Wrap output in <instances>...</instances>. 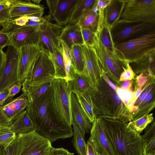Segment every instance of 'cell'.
<instances>
[{"label": "cell", "mask_w": 155, "mask_h": 155, "mask_svg": "<svg viewBox=\"0 0 155 155\" xmlns=\"http://www.w3.org/2000/svg\"><path fill=\"white\" fill-rule=\"evenodd\" d=\"M12 0H0V26H3L12 20L10 11Z\"/></svg>", "instance_id": "cell-36"}, {"label": "cell", "mask_w": 155, "mask_h": 155, "mask_svg": "<svg viewBox=\"0 0 155 155\" xmlns=\"http://www.w3.org/2000/svg\"><path fill=\"white\" fill-rule=\"evenodd\" d=\"M9 89L0 92V106H2L8 102L7 97Z\"/></svg>", "instance_id": "cell-48"}, {"label": "cell", "mask_w": 155, "mask_h": 155, "mask_svg": "<svg viewBox=\"0 0 155 155\" xmlns=\"http://www.w3.org/2000/svg\"><path fill=\"white\" fill-rule=\"evenodd\" d=\"M29 102L27 94L23 92L20 96L6 103L2 108L6 116L13 122L24 111Z\"/></svg>", "instance_id": "cell-22"}, {"label": "cell", "mask_w": 155, "mask_h": 155, "mask_svg": "<svg viewBox=\"0 0 155 155\" xmlns=\"http://www.w3.org/2000/svg\"><path fill=\"white\" fill-rule=\"evenodd\" d=\"M84 67L83 72L94 87L97 88L101 77L102 70L94 46L82 45Z\"/></svg>", "instance_id": "cell-14"}, {"label": "cell", "mask_w": 155, "mask_h": 155, "mask_svg": "<svg viewBox=\"0 0 155 155\" xmlns=\"http://www.w3.org/2000/svg\"><path fill=\"white\" fill-rule=\"evenodd\" d=\"M54 77L45 78L32 83L24 82L22 84L23 92L27 95L29 102H31L41 96L51 87Z\"/></svg>", "instance_id": "cell-20"}, {"label": "cell", "mask_w": 155, "mask_h": 155, "mask_svg": "<svg viewBox=\"0 0 155 155\" xmlns=\"http://www.w3.org/2000/svg\"><path fill=\"white\" fill-rule=\"evenodd\" d=\"M20 146V140L16 136L15 140L6 148L0 145V155H18Z\"/></svg>", "instance_id": "cell-38"}, {"label": "cell", "mask_w": 155, "mask_h": 155, "mask_svg": "<svg viewBox=\"0 0 155 155\" xmlns=\"http://www.w3.org/2000/svg\"><path fill=\"white\" fill-rule=\"evenodd\" d=\"M0 26H0V28H1V27H0Z\"/></svg>", "instance_id": "cell-61"}, {"label": "cell", "mask_w": 155, "mask_h": 155, "mask_svg": "<svg viewBox=\"0 0 155 155\" xmlns=\"http://www.w3.org/2000/svg\"><path fill=\"white\" fill-rule=\"evenodd\" d=\"M49 56L54 67V78L66 80V74L63 58V50Z\"/></svg>", "instance_id": "cell-32"}, {"label": "cell", "mask_w": 155, "mask_h": 155, "mask_svg": "<svg viewBox=\"0 0 155 155\" xmlns=\"http://www.w3.org/2000/svg\"><path fill=\"white\" fill-rule=\"evenodd\" d=\"M110 142L114 155H143L142 136L128 123L98 118Z\"/></svg>", "instance_id": "cell-2"}, {"label": "cell", "mask_w": 155, "mask_h": 155, "mask_svg": "<svg viewBox=\"0 0 155 155\" xmlns=\"http://www.w3.org/2000/svg\"><path fill=\"white\" fill-rule=\"evenodd\" d=\"M41 21L39 22H35L29 19L28 18V19L24 27L39 28L41 24Z\"/></svg>", "instance_id": "cell-54"}, {"label": "cell", "mask_w": 155, "mask_h": 155, "mask_svg": "<svg viewBox=\"0 0 155 155\" xmlns=\"http://www.w3.org/2000/svg\"><path fill=\"white\" fill-rule=\"evenodd\" d=\"M29 19L35 22H40L41 20V17L39 18L35 16H28Z\"/></svg>", "instance_id": "cell-57"}, {"label": "cell", "mask_w": 155, "mask_h": 155, "mask_svg": "<svg viewBox=\"0 0 155 155\" xmlns=\"http://www.w3.org/2000/svg\"><path fill=\"white\" fill-rule=\"evenodd\" d=\"M120 19L155 23V0H127Z\"/></svg>", "instance_id": "cell-7"}, {"label": "cell", "mask_w": 155, "mask_h": 155, "mask_svg": "<svg viewBox=\"0 0 155 155\" xmlns=\"http://www.w3.org/2000/svg\"><path fill=\"white\" fill-rule=\"evenodd\" d=\"M155 51L145 56L138 61L133 64L134 72L139 73L147 72L150 75H152L155 69Z\"/></svg>", "instance_id": "cell-28"}, {"label": "cell", "mask_w": 155, "mask_h": 155, "mask_svg": "<svg viewBox=\"0 0 155 155\" xmlns=\"http://www.w3.org/2000/svg\"><path fill=\"white\" fill-rule=\"evenodd\" d=\"M115 91L130 111L132 113V108L137 100L134 97V92L133 90H124L120 87H117Z\"/></svg>", "instance_id": "cell-35"}, {"label": "cell", "mask_w": 155, "mask_h": 155, "mask_svg": "<svg viewBox=\"0 0 155 155\" xmlns=\"http://www.w3.org/2000/svg\"><path fill=\"white\" fill-rule=\"evenodd\" d=\"M92 124L90 137L98 155H114L110 142L98 118H96Z\"/></svg>", "instance_id": "cell-17"}, {"label": "cell", "mask_w": 155, "mask_h": 155, "mask_svg": "<svg viewBox=\"0 0 155 155\" xmlns=\"http://www.w3.org/2000/svg\"><path fill=\"white\" fill-rule=\"evenodd\" d=\"M86 144L87 155H98L90 137L87 141Z\"/></svg>", "instance_id": "cell-47"}, {"label": "cell", "mask_w": 155, "mask_h": 155, "mask_svg": "<svg viewBox=\"0 0 155 155\" xmlns=\"http://www.w3.org/2000/svg\"><path fill=\"white\" fill-rule=\"evenodd\" d=\"M26 110L34 124L35 132L51 143L73 136V128L62 122L56 113L51 86L41 96L29 102Z\"/></svg>", "instance_id": "cell-1"}, {"label": "cell", "mask_w": 155, "mask_h": 155, "mask_svg": "<svg viewBox=\"0 0 155 155\" xmlns=\"http://www.w3.org/2000/svg\"><path fill=\"white\" fill-rule=\"evenodd\" d=\"M142 136L143 144V155L150 154L155 155V124L151 122L145 128Z\"/></svg>", "instance_id": "cell-27"}, {"label": "cell", "mask_w": 155, "mask_h": 155, "mask_svg": "<svg viewBox=\"0 0 155 155\" xmlns=\"http://www.w3.org/2000/svg\"><path fill=\"white\" fill-rule=\"evenodd\" d=\"M16 135L9 127L0 126V145L6 148L16 139Z\"/></svg>", "instance_id": "cell-37"}, {"label": "cell", "mask_w": 155, "mask_h": 155, "mask_svg": "<svg viewBox=\"0 0 155 155\" xmlns=\"http://www.w3.org/2000/svg\"><path fill=\"white\" fill-rule=\"evenodd\" d=\"M132 80L123 81L121 88L125 90H133L131 87L132 85Z\"/></svg>", "instance_id": "cell-53"}, {"label": "cell", "mask_w": 155, "mask_h": 155, "mask_svg": "<svg viewBox=\"0 0 155 155\" xmlns=\"http://www.w3.org/2000/svg\"><path fill=\"white\" fill-rule=\"evenodd\" d=\"M61 45L66 74V80L70 81V71L71 65L70 50L64 44L61 43Z\"/></svg>", "instance_id": "cell-39"}, {"label": "cell", "mask_w": 155, "mask_h": 155, "mask_svg": "<svg viewBox=\"0 0 155 155\" xmlns=\"http://www.w3.org/2000/svg\"><path fill=\"white\" fill-rule=\"evenodd\" d=\"M139 109V107L136 105H134L132 108V113H134V114L136 113L138 110Z\"/></svg>", "instance_id": "cell-58"}, {"label": "cell", "mask_w": 155, "mask_h": 155, "mask_svg": "<svg viewBox=\"0 0 155 155\" xmlns=\"http://www.w3.org/2000/svg\"><path fill=\"white\" fill-rule=\"evenodd\" d=\"M10 40L8 33L0 30V50H2L5 47L10 45Z\"/></svg>", "instance_id": "cell-43"}, {"label": "cell", "mask_w": 155, "mask_h": 155, "mask_svg": "<svg viewBox=\"0 0 155 155\" xmlns=\"http://www.w3.org/2000/svg\"><path fill=\"white\" fill-rule=\"evenodd\" d=\"M50 15L41 17L38 45L49 55L62 50L59 36L63 27L51 22Z\"/></svg>", "instance_id": "cell-8"}, {"label": "cell", "mask_w": 155, "mask_h": 155, "mask_svg": "<svg viewBox=\"0 0 155 155\" xmlns=\"http://www.w3.org/2000/svg\"><path fill=\"white\" fill-rule=\"evenodd\" d=\"M51 87L53 104L58 116L62 122L71 126L73 122L71 112L73 88L70 81L54 79Z\"/></svg>", "instance_id": "cell-5"}, {"label": "cell", "mask_w": 155, "mask_h": 155, "mask_svg": "<svg viewBox=\"0 0 155 155\" xmlns=\"http://www.w3.org/2000/svg\"><path fill=\"white\" fill-rule=\"evenodd\" d=\"M143 91V90L142 88H138L134 92V97L136 100L138 99Z\"/></svg>", "instance_id": "cell-56"}, {"label": "cell", "mask_w": 155, "mask_h": 155, "mask_svg": "<svg viewBox=\"0 0 155 155\" xmlns=\"http://www.w3.org/2000/svg\"><path fill=\"white\" fill-rule=\"evenodd\" d=\"M154 89H153V90L152 89L151 91L147 94L144 100L139 106L142 107L150 101L152 98L153 94L154 93Z\"/></svg>", "instance_id": "cell-52"}, {"label": "cell", "mask_w": 155, "mask_h": 155, "mask_svg": "<svg viewBox=\"0 0 155 155\" xmlns=\"http://www.w3.org/2000/svg\"><path fill=\"white\" fill-rule=\"evenodd\" d=\"M110 1V0H96V5L99 9H104Z\"/></svg>", "instance_id": "cell-50"}, {"label": "cell", "mask_w": 155, "mask_h": 155, "mask_svg": "<svg viewBox=\"0 0 155 155\" xmlns=\"http://www.w3.org/2000/svg\"><path fill=\"white\" fill-rule=\"evenodd\" d=\"M1 30L8 33L10 40L9 45L18 51L28 45L38 44L40 33L39 28L23 27L2 28Z\"/></svg>", "instance_id": "cell-12"}, {"label": "cell", "mask_w": 155, "mask_h": 155, "mask_svg": "<svg viewBox=\"0 0 155 155\" xmlns=\"http://www.w3.org/2000/svg\"><path fill=\"white\" fill-rule=\"evenodd\" d=\"M148 74L142 72L136 77V83L138 88H142L144 86L148 80Z\"/></svg>", "instance_id": "cell-46"}, {"label": "cell", "mask_w": 155, "mask_h": 155, "mask_svg": "<svg viewBox=\"0 0 155 155\" xmlns=\"http://www.w3.org/2000/svg\"><path fill=\"white\" fill-rule=\"evenodd\" d=\"M81 105L91 123L96 118L93 103L91 97L87 93L76 94Z\"/></svg>", "instance_id": "cell-33"}, {"label": "cell", "mask_w": 155, "mask_h": 155, "mask_svg": "<svg viewBox=\"0 0 155 155\" xmlns=\"http://www.w3.org/2000/svg\"><path fill=\"white\" fill-rule=\"evenodd\" d=\"M93 46L102 69L112 80L119 84L120 75L128 63L122 60L116 52L111 51L104 46L95 34Z\"/></svg>", "instance_id": "cell-6"}, {"label": "cell", "mask_w": 155, "mask_h": 155, "mask_svg": "<svg viewBox=\"0 0 155 155\" xmlns=\"http://www.w3.org/2000/svg\"><path fill=\"white\" fill-rule=\"evenodd\" d=\"M48 155H74L63 148H54L51 147Z\"/></svg>", "instance_id": "cell-44"}, {"label": "cell", "mask_w": 155, "mask_h": 155, "mask_svg": "<svg viewBox=\"0 0 155 155\" xmlns=\"http://www.w3.org/2000/svg\"><path fill=\"white\" fill-rule=\"evenodd\" d=\"M101 77L103 78V79L111 88L115 91L116 90L117 87L111 81L110 79H109L108 75L102 70Z\"/></svg>", "instance_id": "cell-49"}, {"label": "cell", "mask_w": 155, "mask_h": 155, "mask_svg": "<svg viewBox=\"0 0 155 155\" xmlns=\"http://www.w3.org/2000/svg\"><path fill=\"white\" fill-rule=\"evenodd\" d=\"M81 33L84 44L90 46L94 45V33L89 30L86 29H81Z\"/></svg>", "instance_id": "cell-41"}, {"label": "cell", "mask_w": 155, "mask_h": 155, "mask_svg": "<svg viewBox=\"0 0 155 155\" xmlns=\"http://www.w3.org/2000/svg\"><path fill=\"white\" fill-rule=\"evenodd\" d=\"M99 13L94 12L92 8L78 23L81 29H87L95 33L99 21Z\"/></svg>", "instance_id": "cell-31"}, {"label": "cell", "mask_w": 155, "mask_h": 155, "mask_svg": "<svg viewBox=\"0 0 155 155\" xmlns=\"http://www.w3.org/2000/svg\"><path fill=\"white\" fill-rule=\"evenodd\" d=\"M72 125L73 129L72 143L79 155H87V147L84 137L73 120Z\"/></svg>", "instance_id": "cell-30"}, {"label": "cell", "mask_w": 155, "mask_h": 155, "mask_svg": "<svg viewBox=\"0 0 155 155\" xmlns=\"http://www.w3.org/2000/svg\"><path fill=\"white\" fill-rule=\"evenodd\" d=\"M118 56L126 63L136 62L155 51V31L125 42L115 45Z\"/></svg>", "instance_id": "cell-4"}, {"label": "cell", "mask_w": 155, "mask_h": 155, "mask_svg": "<svg viewBox=\"0 0 155 155\" xmlns=\"http://www.w3.org/2000/svg\"><path fill=\"white\" fill-rule=\"evenodd\" d=\"M116 93L101 77L97 88L89 94L92 101L94 113L100 118L117 119L127 122L130 119L131 112L126 105L117 104L114 99Z\"/></svg>", "instance_id": "cell-3"}, {"label": "cell", "mask_w": 155, "mask_h": 155, "mask_svg": "<svg viewBox=\"0 0 155 155\" xmlns=\"http://www.w3.org/2000/svg\"><path fill=\"white\" fill-rule=\"evenodd\" d=\"M22 83L20 81H18L9 88L7 97L8 102L12 100V97L19 92Z\"/></svg>", "instance_id": "cell-42"}, {"label": "cell", "mask_w": 155, "mask_h": 155, "mask_svg": "<svg viewBox=\"0 0 155 155\" xmlns=\"http://www.w3.org/2000/svg\"><path fill=\"white\" fill-rule=\"evenodd\" d=\"M77 0H46L50 15L59 25H67Z\"/></svg>", "instance_id": "cell-16"}, {"label": "cell", "mask_w": 155, "mask_h": 155, "mask_svg": "<svg viewBox=\"0 0 155 155\" xmlns=\"http://www.w3.org/2000/svg\"><path fill=\"white\" fill-rule=\"evenodd\" d=\"M154 31H155V23L135 22L120 19L112 28L111 33L115 45Z\"/></svg>", "instance_id": "cell-9"}, {"label": "cell", "mask_w": 155, "mask_h": 155, "mask_svg": "<svg viewBox=\"0 0 155 155\" xmlns=\"http://www.w3.org/2000/svg\"><path fill=\"white\" fill-rule=\"evenodd\" d=\"M96 0H77L68 24H75L78 23L92 9Z\"/></svg>", "instance_id": "cell-25"}, {"label": "cell", "mask_w": 155, "mask_h": 155, "mask_svg": "<svg viewBox=\"0 0 155 155\" xmlns=\"http://www.w3.org/2000/svg\"><path fill=\"white\" fill-rule=\"evenodd\" d=\"M5 57V53L3 50H0V72L4 62Z\"/></svg>", "instance_id": "cell-55"}, {"label": "cell", "mask_w": 155, "mask_h": 155, "mask_svg": "<svg viewBox=\"0 0 155 155\" xmlns=\"http://www.w3.org/2000/svg\"><path fill=\"white\" fill-rule=\"evenodd\" d=\"M16 136L20 141L18 155H48L51 143L35 130Z\"/></svg>", "instance_id": "cell-10"}, {"label": "cell", "mask_w": 155, "mask_h": 155, "mask_svg": "<svg viewBox=\"0 0 155 155\" xmlns=\"http://www.w3.org/2000/svg\"><path fill=\"white\" fill-rule=\"evenodd\" d=\"M71 112L73 120L84 137L85 134L90 132L92 127L91 123L80 103L76 94L73 92L71 95Z\"/></svg>", "instance_id": "cell-19"}, {"label": "cell", "mask_w": 155, "mask_h": 155, "mask_svg": "<svg viewBox=\"0 0 155 155\" xmlns=\"http://www.w3.org/2000/svg\"><path fill=\"white\" fill-rule=\"evenodd\" d=\"M44 9L43 5L35 4L29 1L12 0L10 15L12 18L23 16L41 18Z\"/></svg>", "instance_id": "cell-18"}, {"label": "cell", "mask_w": 155, "mask_h": 155, "mask_svg": "<svg viewBox=\"0 0 155 155\" xmlns=\"http://www.w3.org/2000/svg\"><path fill=\"white\" fill-rule=\"evenodd\" d=\"M18 60L19 51L8 46L0 72V92L9 89L18 81Z\"/></svg>", "instance_id": "cell-11"}, {"label": "cell", "mask_w": 155, "mask_h": 155, "mask_svg": "<svg viewBox=\"0 0 155 155\" xmlns=\"http://www.w3.org/2000/svg\"><path fill=\"white\" fill-rule=\"evenodd\" d=\"M95 34L104 46L111 51L116 52L112 37L111 28L105 22L103 15L99 16L97 28Z\"/></svg>", "instance_id": "cell-24"}, {"label": "cell", "mask_w": 155, "mask_h": 155, "mask_svg": "<svg viewBox=\"0 0 155 155\" xmlns=\"http://www.w3.org/2000/svg\"><path fill=\"white\" fill-rule=\"evenodd\" d=\"M126 0H110L104 11L105 22L111 28L120 19Z\"/></svg>", "instance_id": "cell-23"}, {"label": "cell", "mask_w": 155, "mask_h": 155, "mask_svg": "<svg viewBox=\"0 0 155 155\" xmlns=\"http://www.w3.org/2000/svg\"><path fill=\"white\" fill-rule=\"evenodd\" d=\"M59 39L61 43L64 44L70 50L74 45L84 44L81 29L78 23L68 24L63 28Z\"/></svg>", "instance_id": "cell-21"}, {"label": "cell", "mask_w": 155, "mask_h": 155, "mask_svg": "<svg viewBox=\"0 0 155 155\" xmlns=\"http://www.w3.org/2000/svg\"><path fill=\"white\" fill-rule=\"evenodd\" d=\"M70 55L71 66L77 72L82 73L84 67L82 45H73L70 50Z\"/></svg>", "instance_id": "cell-29"}, {"label": "cell", "mask_w": 155, "mask_h": 155, "mask_svg": "<svg viewBox=\"0 0 155 155\" xmlns=\"http://www.w3.org/2000/svg\"><path fill=\"white\" fill-rule=\"evenodd\" d=\"M55 71L49 54L41 50L38 54L28 78L24 82L32 83L50 77H54Z\"/></svg>", "instance_id": "cell-13"}, {"label": "cell", "mask_w": 155, "mask_h": 155, "mask_svg": "<svg viewBox=\"0 0 155 155\" xmlns=\"http://www.w3.org/2000/svg\"><path fill=\"white\" fill-rule=\"evenodd\" d=\"M13 123L4 114L2 106H0V126L9 127L12 125Z\"/></svg>", "instance_id": "cell-45"}, {"label": "cell", "mask_w": 155, "mask_h": 155, "mask_svg": "<svg viewBox=\"0 0 155 155\" xmlns=\"http://www.w3.org/2000/svg\"><path fill=\"white\" fill-rule=\"evenodd\" d=\"M32 1L33 2V3L35 4H39V3L41 1V0H32Z\"/></svg>", "instance_id": "cell-59"}, {"label": "cell", "mask_w": 155, "mask_h": 155, "mask_svg": "<svg viewBox=\"0 0 155 155\" xmlns=\"http://www.w3.org/2000/svg\"><path fill=\"white\" fill-rule=\"evenodd\" d=\"M9 127L16 135L35 130L34 124L26 110L17 117Z\"/></svg>", "instance_id": "cell-26"}, {"label": "cell", "mask_w": 155, "mask_h": 155, "mask_svg": "<svg viewBox=\"0 0 155 155\" xmlns=\"http://www.w3.org/2000/svg\"><path fill=\"white\" fill-rule=\"evenodd\" d=\"M143 155H153V154H143Z\"/></svg>", "instance_id": "cell-60"}, {"label": "cell", "mask_w": 155, "mask_h": 155, "mask_svg": "<svg viewBox=\"0 0 155 155\" xmlns=\"http://www.w3.org/2000/svg\"><path fill=\"white\" fill-rule=\"evenodd\" d=\"M41 50L38 44H34L23 47L19 50L18 78L22 84L28 76Z\"/></svg>", "instance_id": "cell-15"}, {"label": "cell", "mask_w": 155, "mask_h": 155, "mask_svg": "<svg viewBox=\"0 0 155 155\" xmlns=\"http://www.w3.org/2000/svg\"><path fill=\"white\" fill-rule=\"evenodd\" d=\"M135 74L133 70L130 63H128L126 68H124L121 74L120 78V81H123L132 80Z\"/></svg>", "instance_id": "cell-40"}, {"label": "cell", "mask_w": 155, "mask_h": 155, "mask_svg": "<svg viewBox=\"0 0 155 155\" xmlns=\"http://www.w3.org/2000/svg\"><path fill=\"white\" fill-rule=\"evenodd\" d=\"M153 120L152 114H146L132 120L128 124L134 130L140 134Z\"/></svg>", "instance_id": "cell-34"}, {"label": "cell", "mask_w": 155, "mask_h": 155, "mask_svg": "<svg viewBox=\"0 0 155 155\" xmlns=\"http://www.w3.org/2000/svg\"><path fill=\"white\" fill-rule=\"evenodd\" d=\"M143 91L136 100L134 105L139 107L143 101L147 94L149 93L144 89V88Z\"/></svg>", "instance_id": "cell-51"}]
</instances>
